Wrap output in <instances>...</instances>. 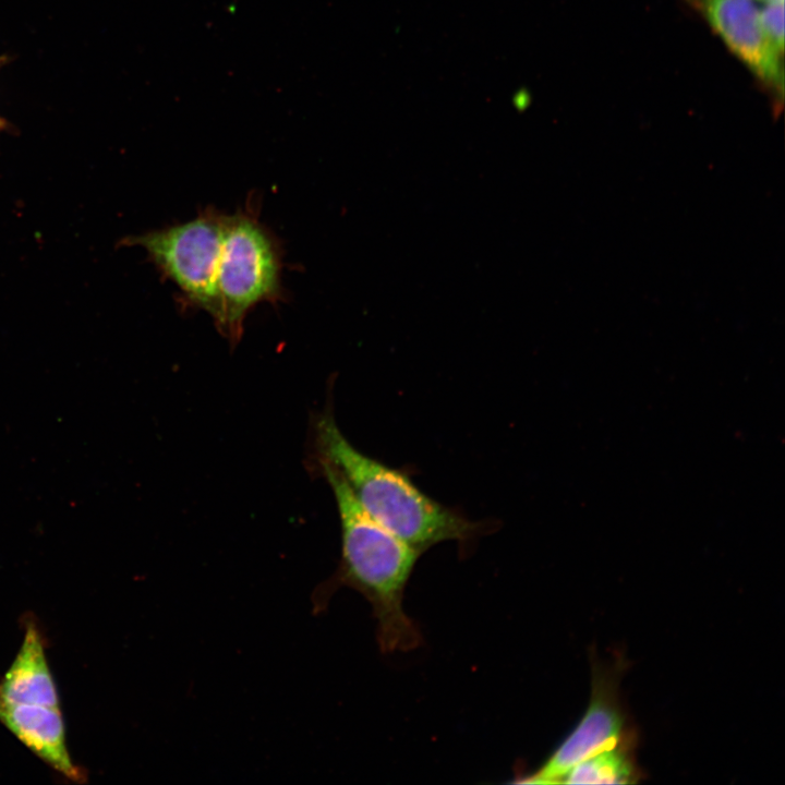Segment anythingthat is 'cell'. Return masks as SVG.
I'll use <instances>...</instances> for the list:
<instances>
[{"instance_id":"1","label":"cell","mask_w":785,"mask_h":785,"mask_svg":"<svg viewBox=\"0 0 785 785\" xmlns=\"http://www.w3.org/2000/svg\"><path fill=\"white\" fill-rule=\"evenodd\" d=\"M321 461L343 479L360 506L378 523L422 553L445 541L464 542L480 534L474 522L424 494L401 470L357 449L330 411L315 425Z\"/></svg>"},{"instance_id":"2","label":"cell","mask_w":785,"mask_h":785,"mask_svg":"<svg viewBox=\"0 0 785 785\" xmlns=\"http://www.w3.org/2000/svg\"><path fill=\"white\" fill-rule=\"evenodd\" d=\"M336 499L341 529L338 584L360 592L372 605L383 652L408 651L421 635L403 609V593L420 552L400 540L357 502L340 474L321 461Z\"/></svg>"},{"instance_id":"3","label":"cell","mask_w":785,"mask_h":785,"mask_svg":"<svg viewBox=\"0 0 785 785\" xmlns=\"http://www.w3.org/2000/svg\"><path fill=\"white\" fill-rule=\"evenodd\" d=\"M281 266L279 242L259 221L254 203L225 215L214 322L230 342L241 338L244 319L255 305L282 299Z\"/></svg>"},{"instance_id":"4","label":"cell","mask_w":785,"mask_h":785,"mask_svg":"<svg viewBox=\"0 0 785 785\" xmlns=\"http://www.w3.org/2000/svg\"><path fill=\"white\" fill-rule=\"evenodd\" d=\"M225 214L207 208L185 222L129 239L143 247L158 270L174 283L191 306L218 315L216 278Z\"/></svg>"},{"instance_id":"5","label":"cell","mask_w":785,"mask_h":785,"mask_svg":"<svg viewBox=\"0 0 785 785\" xmlns=\"http://www.w3.org/2000/svg\"><path fill=\"white\" fill-rule=\"evenodd\" d=\"M771 94L775 114L784 95L781 53L766 36L752 0H685Z\"/></svg>"},{"instance_id":"6","label":"cell","mask_w":785,"mask_h":785,"mask_svg":"<svg viewBox=\"0 0 785 785\" xmlns=\"http://www.w3.org/2000/svg\"><path fill=\"white\" fill-rule=\"evenodd\" d=\"M624 716L617 699V677L594 667L592 696L588 709L569 736L534 773L519 783L552 784L583 760L615 747L624 737Z\"/></svg>"},{"instance_id":"7","label":"cell","mask_w":785,"mask_h":785,"mask_svg":"<svg viewBox=\"0 0 785 785\" xmlns=\"http://www.w3.org/2000/svg\"><path fill=\"white\" fill-rule=\"evenodd\" d=\"M0 723L62 776L75 783L86 782V771L69 753L60 706L0 701Z\"/></svg>"},{"instance_id":"8","label":"cell","mask_w":785,"mask_h":785,"mask_svg":"<svg viewBox=\"0 0 785 785\" xmlns=\"http://www.w3.org/2000/svg\"><path fill=\"white\" fill-rule=\"evenodd\" d=\"M0 701L60 706L44 637L33 620L26 623L21 647L0 680Z\"/></svg>"},{"instance_id":"9","label":"cell","mask_w":785,"mask_h":785,"mask_svg":"<svg viewBox=\"0 0 785 785\" xmlns=\"http://www.w3.org/2000/svg\"><path fill=\"white\" fill-rule=\"evenodd\" d=\"M628 739L573 766L564 777L567 784H627L637 781Z\"/></svg>"},{"instance_id":"10","label":"cell","mask_w":785,"mask_h":785,"mask_svg":"<svg viewBox=\"0 0 785 785\" xmlns=\"http://www.w3.org/2000/svg\"><path fill=\"white\" fill-rule=\"evenodd\" d=\"M760 20L771 43L784 53V0L768 2L760 11Z\"/></svg>"},{"instance_id":"11","label":"cell","mask_w":785,"mask_h":785,"mask_svg":"<svg viewBox=\"0 0 785 785\" xmlns=\"http://www.w3.org/2000/svg\"><path fill=\"white\" fill-rule=\"evenodd\" d=\"M763 1L772 2V1H780V0H763Z\"/></svg>"},{"instance_id":"12","label":"cell","mask_w":785,"mask_h":785,"mask_svg":"<svg viewBox=\"0 0 785 785\" xmlns=\"http://www.w3.org/2000/svg\"><path fill=\"white\" fill-rule=\"evenodd\" d=\"M2 123H3V122H2V120L0 119V128L2 126Z\"/></svg>"}]
</instances>
